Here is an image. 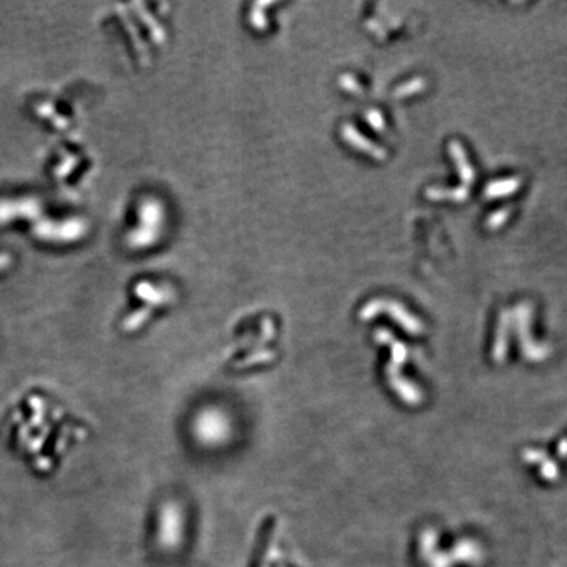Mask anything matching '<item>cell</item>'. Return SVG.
Segmentation results:
<instances>
[{
    "label": "cell",
    "mask_w": 567,
    "mask_h": 567,
    "mask_svg": "<svg viewBox=\"0 0 567 567\" xmlns=\"http://www.w3.org/2000/svg\"><path fill=\"white\" fill-rule=\"evenodd\" d=\"M367 120H369V123L372 125L374 130L385 131V121L383 119H381V115L380 112H377V110H370V112L367 114Z\"/></svg>",
    "instance_id": "9c48e42d"
},
{
    "label": "cell",
    "mask_w": 567,
    "mask_h": 567,
    "mask_svg": "<svg viewBox=\"0 0 567 567\" xmlns=\"http://www.w3.org/2000/svg\"><path fill=\"white\" fill-rule=\"evenodd\" d=\"M269 359H273V353L265 352V353L261 354V357H254V358L245 359V361L241 363V365L245 367V365H248V364H254V363H258V361H269Z\"/></svg>",
    "instance_id": "30bf717a"
},
{
    "label": "cell",
    "mask_w": 567,
    "mask_h": 567,
    "mask_svg": "<svg viewBox=\"0 0 567 567\" xmlns=\"http://www.w3.org/2000/svg\"><path fill=\"white\" fill-rule=\"evenodd\" d=\"M183 518L182 512L175 505H167L161 511L160 522V542L164 548H175L182 539Z\"/></svg>",
    "instance_id": "277c9868"
},
{
    "label": "cell",
    "mask_w": 567,
    "mask_h": 567,
    "mask_svg": "<svg viewBox=\"0 0 567 567\" xmlns=\"http://www.w3.org/2000/svg\"><path fill=\"white\" fill-rule=\"evenodd\" d=\"M449 152H451L453 158H455V161H457L460 177L463 178V182H466V183L473 182V171H471L468 160L465 158L463 148L460 147L459 142H451V144H449Z\"/></svg>",
    "instance_id": "8992f818"
},
{
    "label": "cell",
    "mask_w": 567,
    "mask_h": 567,
    "mask_svg": "<svg viewBox=\"0 0 567 567\" xmlns=\"http://www.w3.org/2000/svg\"><path fill=\"white\" fill-rule=\"evenodd\" d=\"M424 87V81L422 79H413L411 82H408L405 87H400L399 90L396 92V97L400 98V97H407V95H411V93H416L420 92V90Z\"/></svg>",
    "instance_id": "52a82bcc"
},
{
    "label": "cell",
    "mask_w": 567,
    "mask_h": 567,
    "mask_svg": "<svg viewBox=\"0 0 567 567\" xmlns=\"http://www.w3.org/2000/svg\"><path fill=\"white\" fill-rule=\"evenodd\" d=\"M375 339H377V342L383 343V346H389L391 348H393V363H391L388 367L389 385L393 386L400 399L405 400L408 405H420V402L422 400V396L420 391H418V388H415L413 385L407 383L405 380H402L399 375V364L405 361L407 347L404 346V343L397 342L393 337V335H389V333L385 330H380L375 333Z\"/></svg>",
    "instance_id": "6da1fadb"
},
{
    "label": "cell",
    "mask_w": 567,
    "mask_h": 567,
    "mask_svg": "<svg viewBox=\"0 0 567 567\" xmlns=\"http://www.w3.org/2000/svg\"><path fill=\"white\" fill-rule=\"evenodd\" d=\"M386 311L389 314V317H393V319L400 323L402 326H404V330L410 333V335H422L424 333V326L422 323L415 319L411 314H408L405 311V307H402L400 304L397 303H389V301H381V300H374L370 301L367 306H364L361 312H359V317H361V320H370L374 319V317H377L380 312Z\"/></svg>",
    "instance_id": "7a4b0ae2"
},
{
    "label": "cell",
    "mask_w": 567,
    "mask_h": 567,
    "mask_svg": "<svg viewBox=\"0 0 567 567\" xmlns=\"http://www.w3.org/2000/svg\"><path fill=\"white\" fill-rule=\"evenodd\" d=\"M263 12H257L256 8L252 10V13H251V23H252V25L254 27H256L257 30H265L268 27V23H267V18H263V14H262Z\"/></svg>",
    "instance_id": "ba28073f"
},
{
    "label": "cell",
    "mask_w": 567,
    "mask_h": 567,
    "mask_svg": "<svg viewBox=\"0 0 567 567\" xmlns=\"http://www.w3.org/2000/svg\"><path fill=\"white\" fill-rule=\"evenodd\" d=\"M342 134H343V139H346L350 145L358 148V150H361L363 153H367L369 156L375 158V160H385L386 158V153L383 148L377 147L375 144H372V142H369L367 139H364V137L359 134L353 126H350V125L343 126Z\"/></svg>",
    "instance_id": "5b68a950"
},
{
    "label": "cell",
    "mask_w": 567,
    "mask_h": 567,
    "mask_svg": "<svg viewBox=\"0 0 567 567\" xmlns=\"http://www.w3.org/2000/svg\"><path fill=\"white\" fill-rule=\"evenodd\" d=\"M195 433L205 444L224 443L230 437V422L224 413L206 410L195 421Z\"/></svg>",
    "instance_id": "3957f363"
}]
</instances>
